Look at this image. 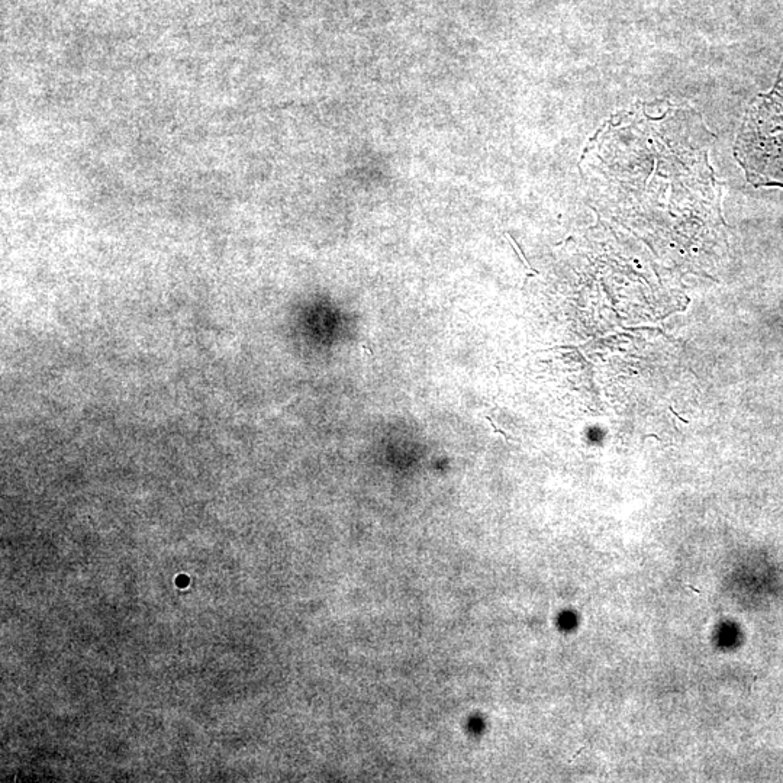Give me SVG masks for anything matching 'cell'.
I'll use <instances>...</instances> for the list:
<instances>
[{
    "label": "cell",
    "instance_id": "cell-1",
    "mask_svg": "<svg viewBox=\"0 0 783 783\" xmlns=\"http://www.w3.org/2000/svg\"><path fill=\"white\" fill-rule=\"evenodd\" d=\"M744 124L783 148V64L775 89L759 96L747 111Z\"/></svg>",
    "mask_w": 783,
    "mask_h": 783
},
{
    "label": "cell",
    "instance_id": "cell-4",
    "mask_svg": "<svg viewBox=\"0 0 783 783\" xmlns=\"http://www.w3.org/2000/svg\"><path fill=\"white\" fill-rule=\"evenodd\" d=\"M688 588H689V589H692V591L696 592V594H699V595H701V594H702V592H701V591H698V589H695V588H694V586H688Z\"/></svg>",
    "mask_w": 783,
    "mask_h": 783
},
{
    "label": "cell",
    "instance_id": "cell-3",
    "mask_svg": "<svg viewBox=\"0 0 783 783\" xmlns=\"http://www.w3.org/2000/svg\"><path fill=\"white\" fill-rule=\"evenodd\" d=\"M670 412H672L673 415H676V417H678L679 420L683 421V424H689L688 420H683V417H681V415L676 414L675 409L670 408Z\"/></svg>",
    "mask_w": 783,
    "mask_h": 783
},
{
    "label": "cell",
    "instance_id": "cell-2",
    "mask_svg": "<svg viewBox=\"0 0 783 783\" xmlns=\"http://www.w3.org/2000/svg\"><path fill=\"white\" fill-rule=\"evenodd\" d=\"M486 420H488L489 424H491L492 430L495 431V433L504 435L507 440H514V438L509 437L505 431H502L501 428H498V425L495 424V421H493L492 418L486 417Z\"/></svg>",
    "mask_w": 783,
    "mask_h": 783
}]
</instances>
